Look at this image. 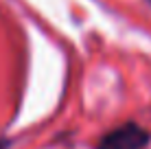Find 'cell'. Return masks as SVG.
<instances>
[{
    "label": "cell",
    "mask_w": 151,
    "mask_h": 149,
    "mask_svg": "<svg viewBox=\"0 0 151 149\" xmlns=\"http://www.w3.org/2000/svg\"><path fill=\"white\" fill-rule=\"evenodd\" d=\"M147 140H149V134L142 127L127 123V125L110 132L99 143V149H145Z\"/></svg>",
    "instance_id": "6da1fadb"
},
{
    "label": "cell",
    "mask_w": 151,
    "mask_h": 149,
    "mask_svg": "<svg viewBox=\"0 0 151 149\" xmlns=\"http://www.w3.org/2000/svg\"><path fill=\"white\" fill-rule=\"evenodd\" d=\"M0 149H2V143H0Z\"/></svg>",
    "instance_id": "7a4b0ae2"
}]
</instances>
